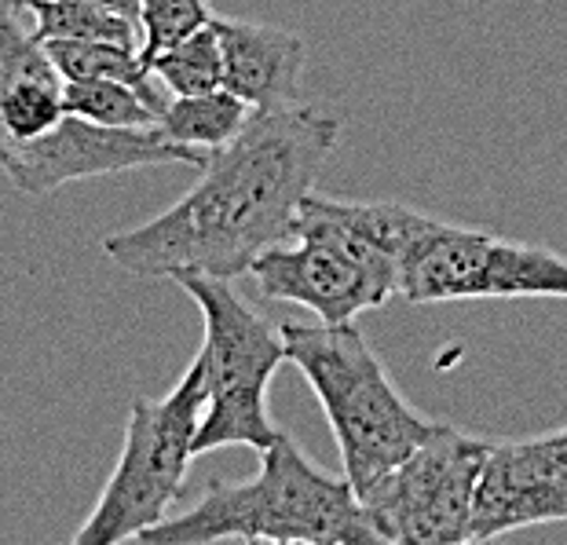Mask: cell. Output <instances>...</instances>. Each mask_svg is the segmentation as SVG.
Returning a JSON list of instances; mask_svg holds the SVG:
<instances>
[{"instance_id":"1","label":"cell","mask_w":567,"mask_h":545,"mask_svg":"<svg viewBox=\"0 0 567 545\" xmlns=\"http://www.w3.org/2000/svg\"><path fill=\"white\" fill-rule=\"evenodd\" d=\"M337 140L341 121L319 106L252 111L227 147L205 154L198 184L184 198L147 224L103 238L106 260L140 278L202 271L235 282L289 235Z\"/></svg>"},{"instance_id":"2","label":"cell","mask_w":567,"mask_h":545,"mask_svg":"<svg viewBox=\"0 0 567 545\" xmlns=\"http://www.w3.org/2000/svg\"><path fill=\"white\" fill-rule=\"evenodd\" d=\"M429 216L395 202H344L308 191L289 235L249 264L268 300L297 305L319 322H355L400 297V264Z\"/></svg>"},{"instance_id":"3","label":"cell","mask_w":567,"mask_h":545,"mask_svg":"<svg viewBox=\"0 0 567 545\" xmlns=\"http://www.w3.org/2000/svg\"><path fill=\"white\" fill-rule=\"evenodd\" d=\"M136 542L378 545V535H373L352 483L319 469L286 432H279L260 451L257 476L238 483L213 480L195 505L158 520Z\"/></svg>"},{"instance_id":"4","label":"cell","mask_w":567,"mask_h":545,"mask_svg":"<svg viewBox=\"0 0 567 545\" xmlns=\"http://www.w3.org/2000/svg\"><path fill=\"white\" fill-rule=\"evenodd\" d=\"M279 333L286 362L305 373L330 421L355 494L429 435L432 421L406 403L355 322H286Z\"/></svg>"},{"instance_id":"5","label":"cell","mask_w":567,"mask_h":545,"mask_svg":"<svg viewBox=\"0 0 567 545\" xmlns=\"http://www.w3.org/2000/svg\"><path fill=\"white\" fill-rule=\"evenodd\" d=\"M173 282L198 305L205 326L198 348L205 407L195 432V457L220 446H249L260 454L279 435L268 414V389L286 362L282 333L238 297L231 278L176 271Z\"/></svg>"},{"instance_id":"6","label":"cell","mask_w":567,"mask_h":545,"mask_svg":"<svg viewBox=\"0 0 567 545\" xmlns=\"http://www.w3.org/2000/svg\"><path fill=\"white\" fill-rule=\"evenodd\" d=\"M202 407V359L190 362L165 399H132L122 454L100 502L74 535V545L136 542L143 531L168 516V505L184 491L187 469L195 462Z\"/></svg>"},{"instance_id":"7","label":"cell","mask_w":567,"mask_h":545,"mask_svg":"<svg viewBox=\"0 0 567 545\" xmlns=\"http://www.w3.org/2000/svg\"><path fill=\"white\" fill-rule=\"evenodd\" d=\"M491 440L432 421L429 435L355 498L378 542L462 545L473 542V494Z\"/></svg>"},{"instance_id":"8","label":"cell","mask_w":567,"mask_h":545,"mask_svg":"<svg viewBox=\"0 0 567 545\" xmlns=\"http://www.w3.org/2000/svg\"><path fill=\"white\" fill-rule=\"evenodd\" d=\"M400 297L410 305L513 297L567 300V257L429 216L400 264Z\"/></svg>"},{"instance_id":"9","label":"cell","mask_w":567,"mask_h":545,"mask_svg":"<svg viewBox=\"0 0 567 545\" xmlns=\"http://www.w3.org/2000/svg\"><path fill=\"white\" fill-rule=\"evenodd\" d=\"M168 162L202 168L205 154L162 140L158 128H106L63 114L44 136L0 154V173L8 176V184L19 195L44 198L59 187L78 184V179L132 173V168Z\"/></svg>"},{"instance_id":"10","label":"cell","mask_w":567,"mask_h":545,"mask_svg":"<svg viewBox=\"0 0 567 545\" xmlns=\"http://www.w3.org/2000/svg\"><path fill=\"white\" fill-rule=\"evenodd\" d=\"M567 520V451L557 432L487 443L473 494V542Z\"/></svg>"},{"instance_id":"11","label":"cell","mask_w":567,"mask_h":545,"mask_svg":"<svg viewBox=\"0 0 567 545\" xmlns=\"http://www.w3.org/2000/svg\"><path fill=\"white\" fill-rule=\"evenodd\" d=\"M63 78L30 27L27 0H0V154L63 117Z\"/></svg>"},{"instance_id":"12","label":"cell","mask_w":567,"mask_h":545,"mask_svg":"<svg viewBox=\"0 0 567 545\" xmlns=\"http://www.w3.org/2000/svg\"><path fill=\"white\" fill-rule=\"evenodd\" d=\"M220 41L224 89L235 92L249 111H282L300 103L308 48L293 30L249 19L213 16Z\"/></svg>"},{"instance_id":"13","label":"cell","mask_w":567,"mask_h":545,"mask_svg":"<svg viewBox=\"0 0 567 545\" xmlns=\"http://www.w3.org/2000/svg\"><path fill=\"white\" fill-rule=\"evenodd\" d=\"M249 114L252 111L235 92L213 89L198 95H173V100L162 106L154 128L162 132V140L176 143V147L209 154V151L227 147V143L243 132Z\"/></svg>"},{"instance_id":"14","label":"cell","mask_w":567,"mask_h":545,"mask_svg":"<svg viewBox=\"0 0 567 545\" xmlns=\"http://www.w3.org/2000/svg\"><path fill=\"white\" fill-rule=\"evenodd\" d=\"M27 8L38 41H114L140 48L136 19L95 0H27Z\"/></svg>"},{"instance_id":"15","label":"cell","mask_w":567,"mask_h":545,"mask_svg":"<svg viewBox=\"0 0 567 545\" xmlns=\"http://www.w3.org/2000/svg\"><path fill=\"white\" fill-rule=\"evenodd\" d=\"M55 74L63 81H89V78H111L140 89L151 103L165 106L158 95V81L151 78L147 63L140 59V48L114 44V41H41Z\"/></svg>"},{"instance_id":"16","label":"cell","mask_w":567,"mask_h":545,"mask_svg":"<svg viewBox=\"0 0 567 545\" xmlns=\"http://www.w3.org/2000/svg\"><path fill=\"white\" fill-rule=\"evenodd\" d=\"M63 111L106 128H154L162 106L140 89L111 78L63 81Z\"/></svg>"},{"instance_id":"17","label":"cell","mask_w":567,"mask_h":545,"mask_svg":"<svg viewBox=\"0 0 567 545\" xmlns=\"http://www.w3.org/2000/svg\"><path fill=\"white\" fill-rule=\"evenodd\" d=\"M151 78L173 95H198L224 89V63H220V41H216V27L205 22L202 30L187 33L165 52L151 59Z\"/></svg>"},{"instance_id":"18","label":"cell","mask_w":567,"mask_h":545,"mask_svg":"<svg viewBox=\"0 0 567 545\" xmlns=\"http://www.w3.org/2000/svg\"><path fill=\"white\" fill-rule=\"evenodd\" d=\"M213 22L209 0H136V27H140V59L151 66V59L165 52L187 33Z\"/></svg>"},{"instance_id":"19","label":"cell","mask_w":567,"mask_h":545,"mask_svg":"<svg viewBox=\"0 0 567 545\" xmlns=\"http://www.w3.org/2000/svg\"><path fill=\"white\" fill-rule=\"evenodd\" d=\"M95 4H106V8L122 11V16H132V19H136V0H95Z\"/></svg>"},{"instance_id":"20","label":"cell","mask_w":567,"mask_h":545,"mask_svg":"<svg viewBox=\"0 0 567 545\" xmlns=\"http://www.w3.org/2000/svg\"><path fill=\"white\" fill-rule=\"evenodd\" d=\"M557 435H560V443H564V451H567V425H564V429H557Z\"/></svg>"}]
</instances>
